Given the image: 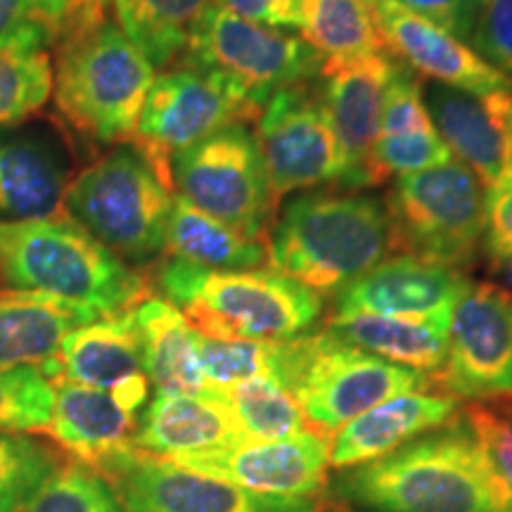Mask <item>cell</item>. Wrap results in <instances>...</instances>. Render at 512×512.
<instances>
[{
    "instance_id": "cell-1",
    "label": "cell",
    "mask_w": 512,
    "mask_h": 512,
    "mask_svg": "<svg viewBox=\"0 0 512 512\" xmlns=\"http://www.w3.org/2000/svg\"><path fill=\"white\" fill-rule=\"evenodd\" d=\"M325 505L347 512H512L463 411L370 463L330 475Z\"/></svg>"
},
{
    "instance_id": "cell-2",
    "label": "cell",
    "mask_w": 512,
    "mask_h": 512,
    "mask_svg": "<svg viewBox=\"0 0 512 512\" xmlns=\"http://www.w3.org/2000/svg\"><path fill=\"white\" fill-rule=\"evenodd\" d=\"M268 264L318 297L342 292L392 252L382 200L361 192L292 197L268 233Z\"/></svg>"
},
{
    "instance_id": "cell-3",
    "label": "cell",
    "mask_w": 512,
    "mask_h": 512,
    "mask_svg": "<svg viewBox=\"0 0 512 512\" xmlns=\"http://www.w3.org/2000/svg\"><path fill=\"white\" fill-rule=\"evenodd\" d=\"M0 280L12 290L76 304L98 318L136 309L150 297L143 273L64 214L38 221L0 219Z\"/></svg>"
},
{
    "instance_id": "cell-4",
    "label": "cell",
    "mask_w": 512,
    "mask_h": 512,
    "mask_svg": "<svg viewBox=\"0 0 512 512\" xmlns=\"http://www.w3.org/2000/svg\"><path fill=\"white\" fill-rule=\"evenodd\" d=\"M155 285L197 335L249 342H290L309 335L323 299L273 268L219 271L166 259Z\"/></svg>"
},
{
    "instance_id": "cell-5",
    "label": "cell",
    "mask_w": 512,
    "mask_h": 512,
    "mask_svg": "<svg viewBox=\"0 0 512 512\" xmlns=\"http://www.w3.org/2000/svg\"><path fill=\"white\" fill-rule=\"evenodd\" d=\"M53 64L55 110L93 143L119 145L136 136L155 67L114 19L57 38Z\"/></svg>"
},
{
    "instance_id": "cell-6",
    "label": "cell",
    "mask_w": 512,
    "mask_h": 512,
    "mask_svg": "<svg viewBox=\"0 0 512 512\" xmlns=\"http://www.w3.org/2000/svg\"><path fill=\"white\" fill-rule=\"evenodd\" d=\"M174 197V185L128 140L69 181L62 214L131 266L164 254Z\"/></svg>"
},
{
    "instance_id": "cell-7",
    "label": "cell",
    "mask_w": 512,
    "mask_h": 512,
    "mask_svg": "<svg viewBox=\"0 0 512 512\" xmlns=\"http://www.w3.org/2000/svg\"><path fill=\"white\" fill-rule=\"evenodd\" d=\"M278 382L311 430L325 437L392 396L434 389L427 375L351 347L328 330L280 342Z\"/></svg>"
},
{
    "instance_id": "cell-8",
    "label": "cell",
    "mask_w": 512,
    "mask_h": 512,
    "mask_svg": "<svg viewBox=\"0 0 512 512\" xmlns=\"http://www.w3.org/2000/svg\"><path fill=\"white\" fill-rule=\"evenodd\" d=\"M384 207L399 254L463 271L484 245L486 190L458 159L396 176Z\"/></svg>"
},
{
    "instance_id": "cell-9",
    "label": "cell",
    "mask_w": 512,
    "mask_h": 512,
    "mask_svg": "<svg viewBox=\"0 0 512 512\" xmlns=\"http://www.w3.org/2000/svg\"><path fill=\"white\" fill-rule=\"evenodd\" d=\"M181 60L216 74L240 100L261 112L275 93L318 79L325 57L304 38L249 22L214 0Z\"/></svg>"
},
{
    "instance_id": "cell-10",
    "label": "cell",
    "mask_w": 512,
    "mask_h": 512,
    "mask_svg": "<svg viewBox=\"0 0 512 512\" xmlns=\"http://www.w3.org/2000/svg\"><path fill=\"white\" fill-rule=\"evenodd\" d=\"M174 192L252 240L271 233L275 202L256 136L247 124L221 128L171 159Z\"/></svg>"
},
{
    "instance_id": "cell-11",
    "label": "cell",
    "mask_w": 512,
    "mask_h": 512,
    "mask_svg": "<svg viewBox=\"0 0 512 512\" xmlns=\"http://www.w3.org/2000/svg\"><path fill=\"white\" fill-rule=\"evenodd\" d=\"M124 512H323V501L261 496L128 444L91 465Z\"/></svg>"
},
{
    "instance_id": "cell-12",
    "label": "cell",
    "mask_w": 512,
    "mask_h": 512,
    "mask_svg": "<svg viewBox=\"0 0 512 512\" xmlns=\"http://www.w3.org/2000/svg\"><path fill=\"white\" fill-rule=\"evenodd\" d=\"M259 112L230 91L226 81L178 60V67L155 76L136 128V143L159 174L171 181V159L202 143L221 128L256 121Z\"/></svg>"
},
{
    "instance_id": "cell-13",
    "label": "cell",
    "mask_w": 512,
    "mask_h": 512,
    "mask_svg": "<svg viewBox=\"0 0 512 512\" xmlns=\"http://www.w3.org/2000/svg\"><path fill=\"white\" fill-rule=\"evenodd\" d=\"M254 136L275 202L323 183L339 185L342 150L316 79L275 93L256 117Z\"/></svg>"
},
{
    "instance_id": "cell-14",
    "label": "cell",
    "mask_w": 512,
    "mask_h": 512,
    "mask_svg": "<svg viewBox=\"0 0 512 512\" xmlns=\"http://www.w3.org/2000/svg\"><path fill=\"white\" fill-rule=\"evenodd\" d=\"M432 387L458 401L512 394V294L496 283H467L451 316L448 354Z\"/></svg>"
},
{
    "instance_id": "cell-15",
    "label": "cell",
    "mask_w": 512,
    "mask_h": 512,
    "mask_svg": "<svg viewBox=\"0 0 512 512\" xmlns=\"http://www.w3.org/2000/svg\"><path fill=\"white\" fill-rule=\"evenodd\" d=\"M176 463L261 496L323 503L330 479L328 437L313 430L278 441H240Z\"/></svg>"
},
{
    "instance_id": "cell-16",
    "label": "cell",
    "mask_w": 512,
    "mask_h": 512,
    "mask_svg": "<svg viewBox=\"0 0 512 512\" xmlns=\"http://www.w3.org/2000/svg\"><path fill=\"white\" fill-rule=\"evenodd\" d=\"M399 64L392 55L358 60H325L318 72V93L342 150V178L337 188L363 190L373 183V147L380 133L384 93Z\"/></svg>"
},
{
    "instance_id": "cell-17",
    "label": "cell",
    "mask_w": 512,
    "mask_h": 512,
    "mask_svg": "<svg viewBox=\"0 0 512 512\" xmlns=\"http://www.w3.org/2000/svg\"><path fill=\"white\" fill-rule=\"evenodd\" d=\"M370 10L382 46L418 76L477 98L512 91V83L482 60L470 43L448 34L430 19L401 8L394 0H370Z\"/></svg>"
},
{
    "instance_id": "cell-18",
    "label": "cell",
    "mask_w": 512,
    "mask_h": 512,
    "mask_svg": "<svg viewBox=\"0 0 512 512\" xmlns=\"http://www.w3.org/2000/svg\"><path fill=\"white\" fill-rule=\"evenodd\" d=\"M470 280L463 271L411 254H396L335 294L332 316L373 313L401 318H451Z\"/></svg>"
},
{
    "instance_id": "cell-19",
    "label": "cell",
    "mask_w": 512,
    "mask_h": 512,
    "mask_svg": "<svg viewBox=\"0 0 512 512\" xmlns=\"http://www.w3.org/2000/svg\"><path fill=\"white\" fill-rule=\"evenodd\" d=\"M422 100L451 155L479 178L486 192L512 176V91L477 98L432 83L422 88Z\"/></svg>"
},
{
    "instance_id": "cell-20",
    "label": "cell",
    "mask_w": 512,
    "mask_h": 512,
    "mask_svg": "<svg viewBox=\"0 0 512 512\" xmlns=\"http://www.w3.org/2000/svg\"><path fill=\"white\" fill-rule=\"evenodd\" d=\"M55 380L110 392L121 408L138 415L152 384L143 370V349L133 309L69 332L57 354Z\"/></svg>"
},
{
    "instance_id": "cell-21",
    "label": "cell",
    "mask_w": 512,
    "mask_h": 512,
    "mask_svg": "<svg viewBox=\"0 0 512 512\" xmlns=\"http://www.w3.org/2000/svg\"><path fill=\"white\" fill-rule=\"evenodd\" d=\"M460 411V401L439 389L392 396L330 434V470H344L389 456L408 441L456 420Z\"/></svg>"
},
{
    "instance_id": "cell-22",
    "label": "cell",
    "mask_w": 512,
    "mask_h": 512,
    "mask_svg": "<svg viewBox=\"0 0 512 512\" xmlns=\"http://www.w3.org/2000/svg\"><path fill=\"white\" fill-rule=\"evenodd\" d=\"M245 441L228 403L214 389L202 394L157 392L138 418L133 444L152 456L181 460Z\"/></svg>"
},
{
    "instance_id": "cell-23",
    "label": "cell",
    "mask_w": 512,
    "mask_h": 512,
    "mask_svg": "<svg viewBox=\"0 0 512 512\" xmlns=\"http://www.w3.org/2000/svg\"><path fill=\"white\" fill-rule=\"evenodd\" d=\"M93 320L95 313L50 294L0 287V370L34 366L53 382L64 337Z\"/></svg>"
},
{
    "instance_id": "cell-24",
    "label": "cell",
    "mask_w": 512,
    "mask_h": 512,
    "mask_svg": "<svg viewBox=\"0 0 512 512\" xmlns=\"http://www.w3.org/2000/svg\"><path fill=\"white\" fill-rule=\"evenodd\" d=\"M451 159L422 100L418 74L399 64L384 93L380 133L373 147V183L382 185L392 176L432 169Z\"/></svg>"
},
{
    "instance_id": "cell-25",
    "label": "cell",
    "mask_w": 512,
    "mask_h": 512,
    "mask_svg": "<svg viewBox=\"0 0 512 512\" xmlns=\"http://www.w3.org/2000/svg\"><path fill=\"white\" fill-rule=\"evenodd\" d=\"M55 399L46 434L62 451L95 465L128 444L138 427V415L119 406L110 392L67 380H55Z\"/></svg>"
},
{
    "instance_id": "cell-26",
    "label": "cell",
    "mask_w": 512,
    "mask_h": 512,
    "mask_svg": "<svg viewBox=\"0 0 512 512\" xmlns=\"http://www.w3.org/2000/svg\"><path fill=\"white\" fill-rule=\"evenodd\" d=\"M323 330L382 361L432 377L446 361L451 318H401L373 316V313L332 316L330 313Z\"/></svg>"
},
{
    "instance_id": "cell-27",
    "label": "cell",
    "mask_w": 512,
    "mask_h": 512,
    "mask_svg": "<svg viewBox=\"0 0 512 512\" xmlns=\"http://www.w3.org/2000/svg\"><path fill=\"white\" fill-rule=\"evenodd\" d=\"M133 320L143 349V370L157 392H209L197 356V332L174 304L150 294L133 309Z\"/></svg>"
},
{
    "instance_id": "cell-28",
    "label": "cell",
    "mask_w": 512,
    "mask_h": 512,
    "mask_svg": "<svg viewBox=\"0 0 512 512\" xmlns=\"http://www.w3.org/2000/svg\"><path fill=\"white\" fill-rule=\"evenodd\" d=\"M67 185L64 164L48 143L31 136L0 138V219L60 216Z\"/></svg>"
},
{
    "instance_id": "cell-29",
    "label": "cell",
    "mask_w": 512,
    "mask_h": 512,
    "mask_svg": "<svg viewBox=\"0 0 512 512\" xmlns=\"http://www.w3.org/2000/svg\"><path fill=\"white\" fill-rule=\"evenodd\" d=\"M164 254L174 261L219 268V271H247L264 268L268 247L264 240H252L221 223L202 209L192 207L183 197H174L166 223Z\"/></svg>"
},
{
    "instance_id": "cell-30",
    "label": "cell",
    "mask_w": 512,
    "mask_h": 512,
    "mask_svg": "<svg viewBox=\"0 0 512 512\" xmlns=\"http://www.w3.org/2000/svg\"><path fill=\"white\" fill-rule=\"evenodd\" d=\"M214 0H112L114 24L155 69H169L188 50Z\"/></svg>"
},
{
    "instance_id": "cell-31",
    "label": "cell",
    "mask_w": 512,
    "mask_h": 512,
    "mask_svg": "<svg viewBox=\"0 0 512 512\" xmlns=\"http://www.w3.org/2000/svg\"><path fill=\"white\" fill-rule=\"evenodd\" d=\"M299 34L325 60L382 53L370 0H299Z\"/></svg>"
},
{
    "instance_id": "cell-32",
    "label": "cell",
    "mask_w": 512,
    "mask_h": 512,
    "mask_svg": "<svg viewBox=\"0 0 512 512\" xmlns=\"http://www.w3.org/2000/svg\"><path fill=\"white\" fill-rule=\"evenodd\" d=\"M214 392L228 403L245 441H278L311 430L294 396L271 377H254Z\"/></svg>"
},
{
    "instance_id": "cell-33",
    "label": "cell",
    "mask_w": 512,
    "mask_h": 512,
    "mask_svg": "<svg viewBox=\"0 0 512 512\" xmlns=\"http://www.w3.org/2000/svg\"><path fill=\"white\" fill-rule=\"evenodd\" d=\"M62 463V453L46 441L0 432V512H22Z\"/></svg>"
},
{
    "instance_id": "cell-34",
    "label": "cell",
    "mask_w": 512,
    "mask_h": 512,
    "mask_svg": "<svg viewBox=\"0 0 512 512\" xmlns=\"http://www.w3.org/2000/svg\"><path fill=\"white\" fill-rule=\"evenodd\" d=\"M50 95L53 60L48 50H0V126L34 117Z\"/></svg>"
},
{
    "instance_id": "cell-35",
    "label": "cell",
    "mask_w": 512,
    "mask_h": 512,
    "mask_svg": "<svg viewBox=\"0 0 512 512\" xmlns=\"http://www.w3.org/2000/svg\"><path fill=\"white\" fill-rule=\"evenodd\" d=\"M278 349L280 342L197 335V356L209 389H226L254 377H271L278 382Z\"/></svg>"
},
{
    "instance_id": "cell-36",
    "label": "cell",
    "mask_w": 512,
    "mask_h": 512,
    "mask_svg": "<svg viewBox=\"0 0 512 512\" xmlns=\"http://www.w3.org/2000/svg\"><path fill=\"white\" fill-rule=\"evenodd\" d=\"M22 512H124V508L91 465L69 456Z\"/></svg>"
},
{
    "instance_id": "cell-37",
    "label": "cell",
    "mask_w": 512,
    "mask_h": 512,
    "mask_svg": "<svg viewBox=\"0 0 512 512\" xmlns=\"http://www.w3.org/2000/svg\"><path fill=\"white\" fill-rule=\"evenodd\" d=\"M55 389L41 368L0 370V432H46Z\"/></svg>"
},
{
    "instance_id": "cell-38",
    "label": "cell",
    "mask_w": 512,
    "mask_h": 512,
    "mask_svg": "<svg viewBox=\"0 0 512 512\" xmlns=\"http://www.w3.org/2000/svg\"><path fill=\"white\" fill-rule=\"evenodd\" d=\"M69 0H0V50H46L62 34Z\"/></svg>"
},
{
    "instance_id": "cell-39",
    "label": "cell",
    "mask_w": 512,
    "mask_h": 512,
    "mask_svg": "<svg viewBox=\"0 0 512 512\" xmlns=\"http://www.w3.org/2000/svg\"><path fill=\"white\" fill-rule=\"evenodd\" d=\"M463 415L491 470L512 494V394L470 401Z\"/></svg>"
},
{
    "instance_id": "cell-40",
    "label": "cell",
    "mask_w": 512,
    "mask_h": 512,
    "mask_svg": "<svg viewBox=\"0 0 512 512\" xmlns=\"http://www.w3.org/2000/svg\"><path fill=\"white\" fill-rule=\"evenodd\" d=\"M467 43L512 83V0H479Z\"/></svg>"
},
{
    "instance_id": "cell-41",
    "label": "cell",
    "mask_w": 512,
    "mask_h": 512,
    "mask_svg": "<svg viewBox=\"0 0 512 512\" xmlns=\"http://www.w3.org/2000/svg\"><path fill=\"white\" fill-rule=\"evenodd\" d=\"M484 247L498 266H512V176L486 192Z\"/></svg>"
},
{
    "instance_id": "cell-42",
    "label": "cell",
    "mask_w": 512,
    "mask_h": 512,
    "mask_svg": "<svg viewBox=\"0 0 512 512\" xmlns=\"http://www.w3.org/2000/svg\"><path fill=\"white\" fill-rule=\"evenodd\" d=\"M394 3L430 19L432 24L465 43L470 41L472 24H475L479 8V0H394Z\"/></svg>"
},
{
    "instance_id": "cell-43",
    "label": "cell",
    "mask_w": 512,
    "mask_h": 512,
    "mask_svg": "<svg viewBox=\"0 0 512 512\" xmlns=\"http://www.w3.org/2000/svg\"><path fill=\"white\" fill-rule=\"evenodd\" d=\"M233 15L273 29H299V0H216Z\"/></svg>"
},
{
    "instance_id": "cell-44",
    "label": "cell",
    "mask_w": 512,
    "mask_h": 512,
    "mask_svg": "<svg viewBox=\"0 0 512 512\" xmlns=\"http://www.w3.org/2000/svg\"><path fill=\"white\" fill-rule=\"evenodd\" d=\"M110 5L112 0H72V3H69L67 17H64L62 34L100 24L102 19H107V8H110Z\"/></svg>"
},
{
    "instance_id": "cell-45",
    "label": "cell",
    "mask_w": 512,
    "mask_h": 512,
    "mask_svg": "<svg viewBox=\"0 0 512 512\" xmlns=\"http://www.w3.org/2000/svg\"><path fill=\"white\" fill-rule=\"evenodd\" d=\"M323 512H347V510H342V508H330V505H325Z\"/></svg>"
},
{
    "instance_id": "cell-46",
    "label": "cell",
    "mask_w": 512,
    "mask_h": 512,
    "mask_svg": "<svg viewBox=\"0 0 512 512\" xmlns=\"http://www.w3.org/2000/svg\"><path fill=\"white\" fill-rule=\"evenodd\" d=\"M510 138H512V112H510Z\"/></svg>"
},
{
    "instance_id": "cell-47",
    "label": "cell",
    "mask_w": 512,
    "mask_h": 512,
    "mask_svg": "<svg viewBox=\"0 0 512 512\" xmlns=\"http://www.w3.org/2000/svg\"><path fill=\"white\" fill-rule=\"evenodd\" d=\"M69 3H72V0H69ZM67 10H69V8H67Z\"/></svg>"
}]
</instances>
